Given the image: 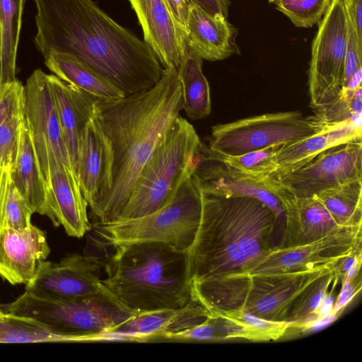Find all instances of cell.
<instances>
[{
	"label": "cell",
	"instance_id": "obj_47",
	"mask_svg": "<svg viewBox=\"0 0 362 362\" xmlns=\"http://www.w3.org/2000/svg\"><path fill=\"white\" fill-rule=\"evenodd\" d=\"M335 285L332 288L331 291L327 292L324 296L318 309L315 313V319L318 317H326L333 313L335 303V299L333 296V291Z\"/></svg>",
	"mask_w": 362,
	"mask_h": 362
},
{
	"label": "cell",
	"instance_id": "obj_22",
	"mask_svg": "<svg viewBox=\"0 0 362 362\" xmlns=\"http://www.w3.org/2000/svg\"><path fill=\"white\" fill-rule=\"evenodd\" d=\"M47 77L64 140L77 174L81 136L86 123L94 115L97 100L54 74H47Z\"/></svg>",
	"mask_w": 362,
	"mask_h": 362
},
{
	"label": "cell",
	"instance_id": "obj_24",
	"mask_svg": "<svg viewBox=\"0 0 362 362\" xmlns=\"http://www.w3.org/2000/svg\"><path fill=\"white\" fill-rule=\"evenodd\" d=\"M361 122L347 121L325 125L320 131L308 137L285 144L276 154L277 170L273 177L303 166L332 147L361 141Z\"/></svg>",
	"mask_w": 362,
	"mask_h": 362
},
{
	"label": "cell",
	"instance_id": "obj_4",
	"mask_svg": "<svg viewBox=\"0 0 362 362\" xmlns=\"http://www.w3.org/2000/svg\"><path fill=\"white\" fill-rule=\"evenodd\" d=\"M104 262L103 283L124 307L136 314L182 308L192 299L188 252L160 242L113 246Z\"/></svg>",
	"mask_w": 362,
	"mask_h": 362
},
{
	"label": "cell",
	"instance_id": "obj_46",
	"mask_svg": "<svg viewBox=\"0 0 362 362\" xmlns=\"http://www.w3.org/2000/svg\"><path fill=\"white\" fill-rule=\"evenodd\" d=\"M11 180V170L0 167V231L3 228L4 209Z\"/></svg>",
	"mask_w": 362,
	"mask_h": 362
},
{
	"label": "cell",
	"instance_id": "obj_8",
	"mask_svg": "<svg viewBox=\"0 0 362 362\" xmlns=\"http://www.w3.org/2000/svg\"><path fill=\"white\" fill-rule=\"evenodd\" d=\"M201 213V191L191 176L163 208L139 218L94 223L92 226L105 245L160 242L188 251L196 237Z\"/></svg>",
	"mask_w": 362,
	"mask_h": 362
},
{
	"label": "cell",
	"instance_id": "obj_10",
	"mask_svg": "<svg viewBox=\"0 0 362 362\" xmlns=\"http://www.w3.org/2000/svg\"><path fill=\"white\" fill-rule=\"evenodd\" d=\"M346 36L347 14L343 0H332L312 42L308 93L314 109L344 88Z\"/></svg>",
	"mask_w": 362,
	"mask_h": 362
},
{
	"label": "cell",
	"instance_id": "obj_19",
	"mask_svg": "<svg viewBox=\"0 0 362 362\" xmlns=\"http://www.w3.org/2000/svg\"><path fill=\"white\" fill-rule=\"evenodd\" d=\"M187 52L219 61L239 54L237 28L223 16H211L190 1L185 28Z\"/></svg>",
	"mask_w": 362,
	"mask_h": 362
},
{
	"label": "cell",
	"instance_id": "obj_36",
	"mask_svg": "<svg viewBox=\"0 0 362 362\" xmlns=\"http://www.w3.org/2000/svg\"><path fill=\"white\" fill-rule=\"evenodd\" d=\"M24 110L8 117L0 125V167L11 171L17 158Z\"/></svg>",
	"mask_w": 362,
	"mask_h": 362
},
{
	"label": "cell",
	"instance_id": "obj_13",
	"mask_svg": "<svg viewBox=\"0 0 362 362\" xmlns=\"http://www.w3.org/2000/svg\"><path fill=\"white\" fill-rule=\"evenodd\" d=\"M361 252V224L341 226L307 243L275 245L245 272L248 274L285 272L340 261Z\"/></svg>",
	"mask_w": 362,
	"mask_h": 362
},
{
	"label": "cell",
	"instance_id": "obj_26",
	"mask_svg": "<svg viewBox=\"0 0 362 362\" xmlns=\"http://www.w3.org/2000/svg\"><path fill=\"white\" fill-rule=\"evenodd\" d=\"M45 64L54 75L97 100L112 101L125 97L108 80L67 53L51 52L45 58Z\"/></svg>",
	"mask_w": 362,
	"mask_h": 362
},
{
	"label": "cell",
	"instance_id": "obj_17",
	"mask_svg": "<svg viewBox=\"0 0 362 362\" xmlns=\"http://www.w3.org/2000/svg\"><path fill=\"white\" fill-rule=\"evenodd\" d=\"M144 42L164 68L177 69L186 52L185 37L165 0H129Z\"/></svg>",
	"mask_w": 362,
	"mask_h": 362
},
{
	"label": "cell",
	"instance_id": "obj_37",
	"mask_svg": "<svg viewBox=\"0 0 362 362\" xmlns=\"http://www.w3.org/2000/svg\"><path fill=\"white\" fill-rule=\"evenodd\" d=\"M33 211L11 180L6 202L3 228L24 229L31 226Z\"/></svg>",
	"mask_w": 362,
	"mask_h": 362
},
{
	"label": "cell",
	"instance_id": "obj_7",
	"mask_svg": "<svg viewBox=\"0 0 362 362\" xmlns=\"http://www.w3.org/2000/svg\"><path fill=\"white\" fill-rule=\"evenodd\" d=\"M1 308L5 313L31 317L47 325L70 341L100 339L138 315L124 307L110 292L54 298L25 291L13 302Z\"/></svg>",
	"mask_w": 362,
	"mask_h": 362
},
{
	"label": "cell",
	"instance_id": "obj_51",
	"mask_svg": "<svg viewBox=\"0 0 362 362\" xmlns=\"http://www.w3.org/2000/svg\"><path fill=\"white\" fill-rule=\"evenodd\" d=\"M4 313V311L2 310V308L0 307V315Z\"/></svg>",
	"mask_w": 362,
	"mask_h": 362
},
{
	"label": "cell",
	"instance_id": "obj_14",
	"mask_svg": "<svg viewBox=\"0 0 362 362\" xmlns=\"http://www.w3.org/2000/svg\"><path fill=\"white\" fill-rule=\"evenodd\" d=\"M104 261L89 254H72L59 262L42 260L25 291L54 298H74L110 292L101 279Z\"/></svg>",
	"mask_w": 362,
	"mask_h": 362
},
{
	"label": "cell",
	"instance_id": "obj_50",
	"mask_svg": "<svg viewBox=\"0 0 362 362\" xmlns=\"http://www.w3.org/2000/svg\"><path fill=\"white\" fill-rule=\"evenodd\" d=\"M295 0H268L269 3L274 4L276 6H279L281 5H284L288 3H291Z\"/></svg>",
	"mask_w": 362,
	"mask_h": 362
},
{
	"label": "cell",
	"instance_id": "obj_49",
	"mask_svg": "<svg viewBox=\"0 0 362 362\" xmlns=\"http://www.w3.org/2000/svg\"><path fill=\"white\" fill-rule=\"evenodd\" d=\"M362 69L358 71L344 88L348 90H356L361 88Z\"/></svg>",
	"mask_w": 362,
	"mask_h": 362
},
{
	"label": "cell",
	"instance_id": "obj_2",
	"mask_svg": "<svg viewBox=\"0 0 362 362\" xmlns=\"http://www.w3.org/2000/svg\"><path fill=\"white\" fill-rule=\"evenodd\" d=\"M182 110L175 68H165L148 90L117 100H96L95 113L111 141L114 160L112 187L92 214L95 223L117 220L141 170Z\"/></svg>",
	"mask_w": 362,
	"mask_h": 362
},
{
	"label": "cell",
	"instance_id": "obj_33",
	"mask_svg": "<svg viewBox=\"0 0 362 362\" xmlns=\"http://www.w3.org/2000/svg\"><path fill=\"white\" fill-rule=\"evenodd\" d=\"M208 312L218 313L236 320L245 329L246 339L252 341L277 340L293 327L291 322L268 320L243 310Z\"/></svg>",
	"mask_w": 362,
	"mask_h": 362
},
{
	"label": "cell",
	"instance_id": "obj_45",
	"mask_svg": "<svg viewBox=\"0 0 362 362\" xmlns=\"http://www.w3.org/2000/svg\"><path fill=\"white\" fill-rule=\"evenodd\" d=\"M165 1L167 2L169 6L175 20L184 32L187 22L190 1L165 0Z\"/></svg>",
	"mask_w": 362,
	"mask_h": 362
},
{
	"label": "cell",
	"instance_id": "obj_44",
	"mask_svg": "<svg viewBox=\"0 0 362 362\" xmlns=\"http://www.w3.org/2000/svg\"><path fill=\"white\" fill-rule=\"evenodd\" d=\"M341 313L333 312L326 317H318L297 324L293 328L300 329L303 332H317L334 322L339 317Z\"/></svg>",
	"mask_w": 362,
	"mask_h": 362
},
{
	"label": "cell",
	"instance_id": "obj_6",
	"mask_svg": "<svg viewBox=\"0 0 362 362\" xmlns=\"http://www.w3.org/2000/svg\"><path fill=\"white\" fill-rule=\"evenodd\" d=\"M202 144L194 127L177 117L141 170L115 221L144 216L167 205L192 176Z\"/></svg>",
	"mask_w": 362,
	"mask_h": 362
},
{
	"label": "cell",
	"instance_id": "obj_21",
	"mask_svg": "<svg viewBox=\"0 0 362 362\" xmlns=\"http://www.w3.org/2000/svg\"><path fill=\"white\" fill-rule=\"evenodd\" d=\"M11 177L33 212L47 216L54 226H59L52 192L40 168L25 116L18 153Z\"/></svg>",
	"mask_w": 362,
	"mask_h": 362
},
{
	"label": "cell",
	"instance_id": "obj_5",
	"mask_svg": "<svg viewBox=\"0 0 362 362\" xmlns=\"http://www.w3.org/2000/svg\"><path fill=\"white\" fill-rule=\"evenodd\" d=\"M338 262L285 272L234 273L209 280H192V299L208 311L243 310L257 316L286 321L298 298Z\"/></svg>",
	"mask_w": 362,
	"mask_h": 362
},
{
	"label": "cell",
	"instance_id": "obj_25",
	"mask_svg": "<svg viewBox=\"0 0 362 362\" xmlns=\"http://www.w3.org/2000/svg\"><path fill=\"white\" fill-rule=\"evenodd\" d=\"M49 185L55 202L58 225L69 236L82 238L92 228L76 172L63 164H56L49 170Z\"/></svg>",
	"mask_w": 362,
	"mask_h": 362
},
{
	"label": "cell",
	"instance_id": "obj_48",
	"mask_svg": "<svg viewBox=\"0 0 362 362\" xmlns=\"http://www.w3.org/2000/svg\"><path fill=\"white\" fill-rule=\"evenodd\" d=\"M361 260H362V253H360L358 255L353 262L352 265L349 268V271L347 272L346 276L344 277H346L351 280H353L358 277V276L360 274V268L361 265Z\"/></svg>",
	"mask_w": 362,
	"mask_h": 362
},
{
	"label": "cell",
	"instance_id": "obj_34",
	"mask_svg": "<svg viewBox=\"0 0 362 362\" xmlns=\"http://www.w3.org/2000/svg\"><path fill=\"white\" fill-rule=\"evenodd\" d=\"M339 276L335 269L310 286L298 298L290 311L286 321L293 322L294 327L297 324L315 319L317 310L324 296L328 292L329 286Z\"/></svg>",
	"mask_w": 362,
	"mask_h": 362
},
{
	"label": "cell",
	"instance_id": "obj_15",
	"mask_svg": "<svg viewBox=\"0 0 362 362\" xmlns=\"http://www.w3.org/2000/svg\"><path fill=\"white\" fill-rule=\"evenodd\" d=\"M192 177L202 192L256 198L284 222L281 204L275 195L278 185L272 178L263 181L238 173L227 166L203 144L197 155Z\"/></svg>",
	"mask_w": 362,
	"mask_h": 362
},
{
	"label": "cell",
	"instance_id": "obj_12",
	"mask_svg": "<svg viewBox=\"0 0 362 362\" xmlns=\"http://www.w3.org/2000/svg\"><path fill=\"white\" fill-rule=\"evenodd\" d=\"M362 173V140L332 147L303 166L272 177L290 194L313 197L357 178Z\"/></svg>",
	"mask_w": 362,
	"mask_h": 362
},
{
	"label": "cell",
	"instance_id": "obj_3",
	"mask_svg": "<svg viewBox=\"0 0 362 362\" xmlns=\"http://www.w3.org/2000/svg\"><path fill=\"white\" fill-rule=\"evenodd\" d=\"M201 195L199 226L187 251L192 280L245 272L276 245L274 237L283 221L262 202L202 191Z\"/></svg>",
	"mask_w": 362,
	"mask_h": 362
},
{
	"label": "cell",
	"instance_id": "obj_32",
	"mask_svg": "<svg viewBox=\"0 0 362 362\" xmlns=\"http://www.w3.org/2000/svg\"><path fill=\"white\" fill-rule=\"evenodd\" d=\"M310 116L322 127L347 121L361 122L362 87L356 90L344 88L336 97L315 109Z\"/></svg>",
	"mask_w": 362,
	"mask_h": 362
},
{
	"label": "cell",
	"instance_id": "obj_27",
	"mask_svg": "<svg viewBox=\"0 0 362 362\" xmlns=\"http://www.w3.org/2000/svg\"><path fill=\"white\" fill-rule=\"evenodd\" d=\"M203 59L187 52L177 68L182 88L183 110L192 119H201L211 112L210 87L202 71Z\"/></svg>",
	"mask_w": 362,
	"mask_h": 362
},
{
	"label": "cell",
	"instance_id": "obj_35",
	"mask_svg": "<svg viewBox=\"0 0 362 362\" xmlns=\"http://www.w3.org/2000/svg\"><path fill=\"white\" fill-rule=\"evenodd\" d=\"M332 0H295L276 6L298 28H310L319 23Z\"/></svg>",
	"mask_w": 362,
	"mask_h": 362
},
{
	"label": "cell",
	"instance_id": "obj_39",
	"mask_svg": "<svg viewBox=\"0 0 362 362\" xmlns=\"http://www.w3.org/2000/svg\"><path fill=\"white\" fill-rule=\"evenodd\" d=\"M361 69L362 42L358 40L356 30L347 14V36L343 81L344 88L346 86L352 76Z\"/></svg>",
	"mask_w": 362,
	"mask_h": 362
},
{
	"label": "cell",
	"instance_id": "obj_42",
	"mask_svg": "<svg viewBox=\"0 0 362 362\" xmlns=\"http://www.w3.org/2000/svg\"><path fill=\"white\" fill-rule=\"evenodd\" d=\"M346 13L362 42V0H343Z\"/></svg>",
	"mask_w": 362,
	"mask_h": 362
},
{
	"label": "cell",
	"instance_id": "obj_29",
	"mask_svg": "<svg viewBox=\"0 0 362 362\" xmlns=\"http://www.w3.org/2000/svg\"><path fill=\"white\" fill-rule=\"evenodd\" d=\"M357 178L315 195L341 226L362 223V180Z\"/></svg>",
	"mask_w": 362,
	"mask_h": 362
},
{
	"label": "cell",
	"instance_id": "obj_40",
	"mask_svg": "<svg viewBox=\"0 0 362 362\" xmlns=\"http://www.w3.org/2000/svg\"><path fill=\"white\" fill-rule=\"evenodd\" d=\"M162 338L176 341H223L213 320L209 316L199 325L180 332L165 334Z\"/></svg>",
	"mask_w": 362,
	"mask_h": 362
},
{
	"label": "cell",
	"instance_id": "obj_23",
	"mask_svg": "<svg viewBox=\"0 0 362 362\" xmlns=\"http://www.w3.org/2000/svg\"><path fill=\"white\" fill-rule=\"evenodd\" d=\"M209 316L208 310L192 300L186 305L175 309H164L139 314L104 334L103 339L140 340L159 337L180 332L203 322Z\"/></svg>",
	"mask_w": 362,
	"mask_h": 362
},
{
	"label": "cell",
	"instance_id": "obj_1",
	"mask_svg": "<svg viewBox=\"0 0 362 362\" xmlns=\"http://www.w3.org/2000/svg\"><path fill=\"white\" fill-rule=\"evenodd\" d=\"M34 44L45 58L67 53L103 76L125 96L146 90L164 67L144 40L115 21L93 0H33Z\"/></svg>",
	"mask_w": 362,
	"mask_h": 362
},
{
	"label": "cell",
	"instance_id": "obj_28",
	"mask_svg": "<svg viewBox=\"0 0 362 362\" xmlns=\"http://www.w3.org/2000/svg\"><path fill=\"white\" fill-rule=\"evenodd\" d=\"M25 1L0 0V84L17 80V50Z\"/></svg>",
	"mask_w": 362,
	"mask_h": 362
},
{
	"label": "cell",
	"instance_id": "obj_43",
	"mask_svg": "<svg viewBox=\"0 0 362 362\" xmlns=\"http://www.w3.org/2000/svg\"><path fill=\"white\" fill-rule=\"evenodd\" d=\"M197 5L207 13L216 16H223L228 17V9L230 4L229 0H189Z\"/></svg>",
	"mask_w": 362,
	"mask_h": 362
},
{
	"label": "cell",
	"instance_id": "obj_9",
	"mask_svg": "<svg viewBox=\"0 0 362 362\" xmlns=\"http://www.w3.org/2000/svg\"><path fill=\"white\" fill-rule=\"evenodd\" d=\"M322 128L298 110L266 113L213 126L208 148L218 156H239L296 141Z\"/></svg>",
	"mask_w": 362,
	"mask_h": 362
},
{
	"label": "cell",
	"instance_id": "obj_16",
	"mask_svg": "<svg viewBox=\"0 0 362 362\" xmlns=\"http://www.w3.org/2000/svg\"><path fill=\"white\" fill-rule=\"evenodd\" d=\"M113 160L111 141L94 112L81 136L77 167L81 190L91 214L112 187Z\"/></svg>",
	"mask_w": 362,
	"mask_h": 362
},
{
	"label": "cell",
	"instance_id": "obj_20",
	"mask_svg": "<svg viewBox=\"0 0 362 362\" xmlns=\"http://www.w3.org/2000/svg\"><path fill=\"white\" fill-rule=\"evenodd\" d=\"M275 195L281 204L284 215V228L279 246L312 242L341 227L314 196L294 197L279 185Z\"/></svg>",
	"mask_w": 362,
	"mask_h": 362
},
{
	"label": "cell",
	"instance_id": "obj_11",
	"mask_svg": "<svg viewBox=\"0 0 362 362\" xmlns=\"http://www.w3.org/2000/svg\"><path fill=\"white\" fill-rule=\"evenodd\" d=\"M47 74L41 69H36L27 79L24 86V116L40 168L49 185V170L54 165L63 164L71 170L74 169L64 140Z\"/></svg>",
	"mask_w": 362,
	"mask_h": 362
},
{
	"label": "cell",
	"instance_id": "obj_30",
	"mask_svg": "<svg viewBox=\"0 0 362 362\" xmlns=\"http://www.w3.org/2000/svg\"><path fill=\"white\" fill-rule=\"evenodd\" d=\"M64 341L70 340L35 319L5 312L0 315V343Z\"/></svg>",
	"mask_w": 362,
	"mask_h": 362
},
{
	"label": "cell",
	"instance_id": "obj_31",
	"mask_svg": "<svg viewBox=\"0 0 362 362\" xmlns=\"http://www.w3.org/2000/svg\"><path fill=\"white\" fill-rule=\"evenodd\" d=\"M283 145L271 146L239 156H217L227 166L236 172L254 179L266 181L276 173V154Z\"/></svg>",
	"mask_w": 362,
	"mask_h": 362
},
{
	"label": "cell",
	"instance_id": "obj_38",
	"mask_svg": "<svg viewBox=\"0 0 362 362\" xmlns=\"http://www.w3.org/2000/svg\"><path fill=\"white\" fill-rule=\"evenodd\" d=\"M24 110V86L17 79L0 84V125L8 117Z\"/></svg>",
	"mask_w": 362,
	"mask_h": 362
},
{
	"label": "cell",
	"instance_id": "obj_18",
	"mask_svg": "<svg viewBox=\"0 0 362 362\" xmlns=\"http://www.w3.org/2000/svg\"><path fill=\"white\" fill-rule=\"evenodd\" d=\"M50 253L46 233L35 226L0 231V276L12 285L29 283Z\"/></svg>",
	"mask_w": 362,
	"mask_h": 362
},
{
	"label": "cell",
	"instance_id": "obj_41",
	"mask_svg": "<svg viewBox=\"0 0 362 362\" xmlns=\"http://www.w3.org/2000/svg\"><path fill=\"white\" fill-rule=\"evenodd\" d=\"M340 293L335 300L333 312L341 313L347 304L361 289V279L359 276L351 280L346 277L342 279Z\"/></svg>",
	"mask_w": 362,
	"mask_h": 362
}]
</instances>
